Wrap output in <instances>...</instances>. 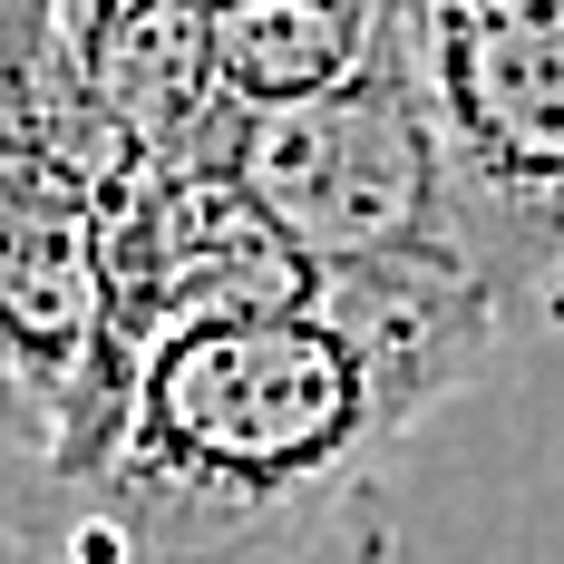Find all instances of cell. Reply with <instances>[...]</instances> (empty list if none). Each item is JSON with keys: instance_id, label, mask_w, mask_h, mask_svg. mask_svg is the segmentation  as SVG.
<instances>
[{"instance_id": "6da1fadb", "label": "cell", "mask_w": 564, "mask_h": 564, "mask_svg": "<svg viewBox=\"0 0 564 564\" xmlns=\"http://www.w3.org/2000/svg\"><path fill=\"white\" fill-rule=\"evenodd\" d=\"M419 419L322 302L195 322L147 350L117 438L40 545L88 525L108 564H380L390 457Z\"/></svg>"}, {"instance_id": "7a4b0ae2", "label": "cell", "mask_w": 564, "mask_h": 564, "mask_svg": "<svg viewBox=\"0 0 564 564\" xmlns=\"http://www.w3.org/2000/svg\"><path fill=\"white\" fill-rule=\"evenodd\" d=\"M225 166L292 234L312 302L370 340V360L419 409H448L516 340L507 302L487 292L457 234L429 88L409 58V10H399V40L360 78H340L332 98L253 108Z\"/></svg>"}, {"instance_id": "3957f363", "label": "cell", "mask_w": 564, "mask_h": 564, "mask_svg": "<svg viewBox=\"0 0 564 564\" xmlns=\"http://www.w3.org/2000/svg\"><path fill=\"white\" fill-rule=\"evenodd\" d=\"M137 147L88 98L58 0H0V525L50 535L127 409L108 195Z\"/></svg>"}, {"instance_id": "277c9868", "label": "cell", "mask_w": 564, "mask_h": 564, "mask_svg": "<svg viewBox=\"0 0 564 564\" xmlns=\"http://www.w3.org/2000/svg\"><path fill=\"white\" fill-rule=\"evenodd\" d=\"M467 263L507 322L564 312V0H409Z\"/></svg>"}, {"instance_id": "5b68a950", "label": "cell", "mask_w": 564, "mask_h": 564, "mask_svg": "<svg viewBox=\"0 0 564 564\" xmlns=\"http://www.w3.org/2000/svg\"><path fill=\"white\" fill-rule=\"evenodd\" d=\"M312 302V273L292 234L243 195L234 166H137L108 195V332L117 370L137 390L147 350H166L195 322L225 312H282Z\"/></svg>"}, {"instance_id": "8992f818", "label": "cell", "mask_w": 564, "mask_h": 564, "mask_svg": "<svg viewBox=\"0 0 564 564\" xmlns=\"http://www.w3.org/2000/svg\"><path fill=\"white\" fill-rule=\"evenodd\" d=\"M88 98L147 166H225L243 108L215 68V0H58Z\"/></svg>"}, {"instance_id": "52a82bcc", "label": "cell", "mask_w": 564, "mask_h": 564, "mask_svg": "<svg viewBox=\"0 0 564 564\" xmlns=\"http://www.w3.org/2000/svg\"><path fill=\"white\" fill-rule=\"evenodd\" d=\"M409 0H215V68L234 108H302L399 40Z\"/></svg>"}]
</instances>
